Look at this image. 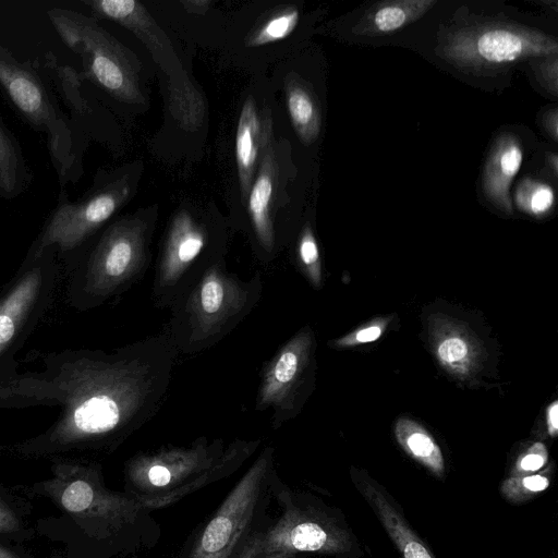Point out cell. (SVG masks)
<instances>
[{
	"instance_id": "obj_1",
	"label": "cell",
	"mask_w": 558,
	"mask_h": 558,
	"mask_svg": "<svg viewBox=\"0 0 558 558\" xmlns=\"http://www.w3.org/2000/svg\"><path fill=\"white\" fill-rule=\"evenodd\" d=\"M175 353L170 336H158L112 353H54L45 360L43 371L2 380L0 405L60 409L46 432L8 450L38 458L112 448L159 409Z\"/></svg>"
},
{
	"instance_id": "obj_2",
	"label": "cell",
	"mask_w": 558,
	"mask_h": 558,
	"mask_svg": "<svg viewBox=\"0 0 558 558\" xmlns=\"http://www.w3.org/2000/svg\"><path fill=\"white\" fill-rule=\"evenodd\" d=\"M16 488L58 510L37 519L35 527L37 535L63 546L64 558L116 555L144 509L130 494L108 489L99 464L74 459L53 458L49 477Z\"/></svg>"
},
{
	"instance_id": "obj_3",
	"label": "cell",
	"mask_w": 558,
	"mask_h": 558,
	"mask_svg": "<svg viewBox=\"0 0 558 558\" xmlns=\"http://www.w3.org/2000/svg\"><path fill=\"white\" fill-rule=\"evenodd\" d=\"M259 441L199 438L189 447H171L132 458L125 468L126 493L144 509L170 506L186 495L233 473Z\"/></svg>"
},
{
	"instance_id": "obj_4",
	"label": "cell",
	"mask_w": 558,
	"mask_h": 558,
	"mask_svg": "<svg viewBox=\"0 0 558 558\" xmlns=\"http://www.w3.org/2000/svg\"><path fill=\"white\" fill-rule=\"evenodd\" d=\"M260 293L259 277L250 282L228 274L220 263L205 270L185 294L172 327L175 348L197 352L222 338L253 307Z\"/></svg>"
},
{
	"instance_id": "obj_5",
	"label": "cell",
	"mask_w": 558,
	"mask_h": 558,
	"mask_svg": "<svg viewBox=\"0 0 558 558\" xmlns=\"http://www.w3.org/2000/svg\"><path fill=\"white\" fill-rule=\"evenodd\" d=\"M48 17L63 43L83 60L87 76L120 101L143 105L136 57L95 20L53 8Z\"/></svg>"
},
{
	"instance_id": "obj_6",
	"label": "cell",
	"mask_w": 558,
	"mask_h": 558,
	"mask_svg": "<svg viewBox=\"0 0 558 558\" xmlns=\"http://www.w3.org/2000/svg\"><path fill=\"white\" fill-rule=\"evenodd\" d=\"M444 53L457 64L499 69L530 58L557 54V39L520 25L487 23L459 29L445 43Z\"/></svg>"
},
{
	"instance_id": "obj_7",
	"label": "cell",
	"mask_w": 558,
	"mask_h": 558,
	"mask_svg": "<svg viewBox=\"0 0 558 558\" xmlns=\"http://www.w3.org/2000/svg\"><path fill=\"white\" fill-rule=\"evenodd\" d=\"M350 548L347 531L314 511L287 502L275 524L247 535L232 558H258L275 553L337 554Z\"/></svg>"
},
{
	"instance_id": "obj_8",
	"label": "cell",
	"mask_w": 558,
	"mask_h": 558,
	"mask_svg": "<svg viewBox=\"0 0 558 558\" xmlns=\"http://www.w3.org/2000/svg\"><path fill=\"white\" fill-rule=\"evenodd\" d=\"M265 449L229 493L195 539L187 558H232L248 535L262 486L271 466Z\"/></svg>"
},
{
	"instance_id": "obj_9",
	"label": "cell",
	"mask_w": 558,
	"mask_h": 558,
	"mask_svg": "<svg viewBox=\"0 0 558 558\" xmlns=\"http://www.w3.org/2000/svg\"><path fill=\"white\" fill-rule=\"evenodd\" d=\"M146 233L140 218H123L105 231L87 263L88 294L107 298L138 275L146 259Z\"/></svg>"
},
{
	"instance_id": "obj_10",
	"label": "cell",
	"mask_w": 558,
	"mask_h": 558,
	"mask_svg": "<svg viewBox=\"0 0 558 558\" xmlns=\"http://www.w3.org/2000/svg\"><path fill=\"white\" fill-rule=\"evenodd\" d=\"M206 228L185 211L169 226L158 262L154 296L160 305L179 302L193 287L194 268L207 246ZM198 280V278H197Z\"/></svg>"
},
{
	"instance_id": "obj_11",
	"label": "cell",
	"mask_w": 558,
	"mask_h": 558,
	"mask_svg": "<svg viewBox=\"0 0 558 558\" xmlns=\"http://www.w3.org/2000/svg\"><path fill=\"white\" fill-rule=\"evenodd\" d=\"M129 196V184L116 182L84 201L60 203L46 225L35 253L52 245L62 251L76 247L100 228Z\"/></svg>"
},
{
	"instance_id": "obj_12",
	"label": "cell",
	"mask_w": 558,
	"mask_h": 558,
	"mask_svg": "<svg viewBox=\"0 0 558 558\" xmlns=\"http://www.w3.org/2000/svg\"><path fill=\"white\" fill-rule=\"evenodd\" d=\"M311 347L310 332L300 331L279 349L264 369L256 409L274 410V427L292 415L298 390L310 362Z\"/></svg>"
},
{
	"instance_id": "obj_13",
	"label": "cell",
	"mask_w": 558,
	"mask_h": 558,
	"mask_svg": "<svg viewBox=\"0 0 558 558\" xmlns=\"http://www.w3.org/2000/svg\"><path fill=\"white\" fill-rule=\"evenodd\" d=\"M54 265L44 252L34 253L33 262L17 277L0 301V356L14 344L35 312L44 307L52 288Z\"/></svg>"
},
{
	"instance_id": "obj_14",
	"label": "cell",
	"mask_w": 558,
	"mask_h": 558,
	"mask_svg": "<svg viewBox=\"0 0 558 558\" xmlns=\"http://www.w3.org/2000/svg\"><path fill=\"white\" fill-rule=\"evenodd\" d=\"M260 123L259 161L257 174L247 197V210L259 245L267 253H271L275 248L272 203L278 178V163L274 150L272 121L267 108H264Z\"/></svg>"
},
{
	"instance_id": "obj_15",
	"label": "cell",
	"mask_w": 558,
	"mask_h": 558,
	"mask_svg": "<svg viewBox=\"0 0 558 558\" xmlns=\"http://www.w3.org/2000/svg\"><path fill=\"white\" fill-rule=\"evenodd\" d=\"M0 84L26 119L51 130L57 113L41 81L32 71L0 60Z\"/></svg>"
},
{
	"instance_id": "obj_16",
	"label": "cell",
	"mask_w": 558,
	"mask_h": 558,
	"mask_svg": "<svg viewBox=\"0 0 558 558\" xmlns=\"http://www.w3.org/2000/svg\"><path fill=\"white\" fill-rule=\"evenodd\" d=\"M523 160L518 140L501 135L493 146L483 174V187L487 198L506 213H511L510 186Z\"/></svg>"
},
{
	"instance_id": "obj_17",
	"label": "cell",
	"mask_w": 558,
	"mask_h": 558,
	"mask_svg": "<svg viewBox=\"0 0 558 558\" xmlns=\"http://www.w3.org/2000/svg\"><path fill=\"white\" fill-rule=\"evenodd\" d=\"M355 485L403 558H435L378 484L359 478Z\"/></svg>"
},
{
	"instance_id": "obj_18",
	"label": "cell",
	"mask_w": 558,
	"mask_h": 558,
	"mask_svg": "<svg viewBox=\"0 0 558 558\" xmlns=\"http://www.w3.org/2000/svg\"><path fill=\"white\" fill-rule=\"evenodd\" d=\"M262 123L255 101L247 97L242 106L235 135V160L241 201H247L258 167Z\"/></svg>"
},
{
	"instance_id": "obj_19",
	"label": "cell",
	"mask_w": 558,
	"mask_h": 558,
	"mask_svg": "<svg viewBox=\"0 0 558 558\" xmlns=\"http://www.w3.org/2000/svg\"><path fill=\"white\" fill-rule=\"evenodd\" d=\"M434 0H400L376 4L361 20L359 32L368 35L388 34L414 22L429 10Z\"/></svg>"
},
{
	"instance_id": "obj_20",
	"label": "cell",
	"mask_w": 558,
	"mask_h": 558,
	"mask_svg": "<svg viewBox=\"0 0 558 558\" xmlns=\"http://www.w3.org/2000/svg\"><path fill=\"white\" fill-rule=\"evenodd\" d=\"M32 512L26 495L0 483V541L22 544L33 539L37 532Z\"/></svg>"
},
{
	"instance_id": "obj_21",
	"label": "cell",
	"mask_w": 558,
	"mask_h": 558,
	"mask_svg": "<svg viewBox=\"0 0 558 558\" xmlns=\"http://www.w3.org/2000/svg\"><path fill=\"white\" fill-rule=\"evenodd\" d=\"M286 102L291 123L299 138L310 145L319 135L320 111L311 90L293 74L287 76Z\"/></svg>"
},
{
	"instance_id": "obj_22",
	"label": "cell",
	"mask_w": 558,
	"mask_h": 558,
	"mask_svg": "<svg viewBox=\"0 0 558 558\" xmlns=\"http://www.w3.org/2000/svg\"><path fill=\"white\" fill-rule=\"evenodd\" d=\"M395 434L399 445L409 456L434 475L444 476L445 460L442 452L424 427L409 418H400L396 424Z\"/></svg>"
},
{
	"instance_id": "obj_23",
	"label": "cell",
	"mask_w": 558,
	"mask_h": 558,
	"mask_svg": "<svg viewBox=\"0 0 558 558\" xmlns=\"http://www.w3.org/2000/svg\"><path fill=\"white\" fill-rule=\"evenodd\" d=\"M299 20L300 11L296 7H284L248 34L245 45L247 47H259L281 40L295 29Z\"/></svg>"
},
{
	"instance_id": "obj_24",
	"label": "cell",
	"mask_w": 558,
	"mask_h": 558,
	"mask_svg": "<svg viewBox=\"0 0 558 558\" xmlns=\"http://www.w3.org/2000/svg\"><path fill=\"white\" fill-rule=\"evenodd\" d=\"M23 162L15 141L0 122V191L7 195L17 191Z\"/></svg>"
},
{
	"instance_id": "obj_25",
	"label": "cell",
	"mask_w": 558,
	"mask_h": 558,
	"mask_svg": "<svg viewBox=\"0 0 558 558\" xmlns=\"http://www.w3.org/2000/svg\"><path fill=\"white\" fill-rule=\"evenodd\" d=\"M514 199L521 210L533 216H543L555 205V193L544 182L525 179L517 187Z\"/></svg>"
},
{
	"instance_id": "obj_26",
	"label": "cell",
	"mask_w": 558,
	"mask_h": 558,
	"mask_svg": "<svg viewBox=\"0 0 558 558\" xmlns=\"http://www.w3.org/2000/svg\"><path fill=\"white\" fill-rule=\"evenodd\" d=\"M549 485V470H545L526 475H510L500 484V493L507 500L519 504L546 490Z\"/></svg>"
},
{
	"instance_id": "obj_27",
	"label": "cell",
	"mask_w": 558,
	"mask_h": 558,
	"mask_svg": "<svg viewBox=\"0 0 558 558\" xmlns=\"http://www.w3.org/2000/svg\"><path fill=\"white\" fill-rule=\"evenodd\" d=\"M298 256L301 265L308 276L310 280L314 284L320 282V259L319 251L316 239L312 231L311 226L307 223L304 226L299 243H298Z\"/></svg>"
},
{
	"instance_id": "obj_28",
	"label": "cell",
	"mask_w": 558,
	"mask_h": 558,
	"mask_svg": "<svg viewBox=\"0 0 558 558\" xmlns=\"http://www.w3.org/2000/svg\"><path fill=\"white\" fill-rule=\"evenodd\" d=\"M437 357L451 369H465L470 361V347L460 336L451 335L438 343Z\"/></svg>"
},
{
	"instance_id": "obj_29",
	"label": "cell",
	"mask_w": 558,
	"mask_h": 558,
	"mask_svg": "<svg viewBox=\"0 0 558 558\" xmlns=\"http://www.w3.org/2000/svg\"><path fill=\"white\" fill-rule=\"evenodd\" d=\"M548 461V452L544 444L535 442L522 453L512 469L511 475L533 474L542 470Z\"/></svg>"
},
{
	"instance_id": "obj_30",
	"label": "cell",
	"mask_w": 558,
	"mask_h": 558,
	"mask_svg": "<svg viewBox=\"0 0 558 558\" xmlns=\"http://www.w3.org/2000/svg\"><path fill=\"white\" fill-rule=\"evenodd\" d=\"M383 333V326L381 325H371L365 328L360 329L354 333V336L345 338L340 341V343L344 344H353L355 343H367L373 342L377 340Z\"/></svg>"
},
{
	"instance_id": "obj_31",
	"label": "cell",
	"mask_w": 558,
	"mask_h": 558,
	"mask_svg": "<svg viewBox=\"0 0 558 558\" xmlns=\"http://www.w3.org/2000/svg\"><path fill=\"white\" fill-rule=\"evenodd\" d=\"M0 558H34L24 548L17 544L0 541Z\"/></svg>"
},
{
	"instance_id": "obj_32",
	"label": "cell",
	"mask_w": 558,
	"mask_h": 558,
	"mask_svg": "<svg viewBox=\"0 0 558 558\" xmlns=\"http://www.w3.org/2000/svg\"><path fill=\"white\" fill-rule=\"evenodd\" d=\"M547 426L550 436L555 437L558 432V402L554 401L547 409Z\"/></svg>"
},
{
	"instance_id": "obj_33",
	"label": "cell",
	"mask_w": 558,
	"mask_h": 558,
	"mask_svg": "<svg viewBox=\"0 0 558 558\" xmlns=\"http://www.w3.org/2000/svg\"><path fill=\"white\" fill-rule=\"evenodd\" d=\"M184 9L193 13H204L211 4L209 0H187L182 1Z\"/></svg>"
},
{
	"instance_id": "obj_34",
	"label": "cell",
	"mask_w": 558,
	"mask_h": 558,
	"mask_svg": "<svg viewBox=\"0 0 558 558\" xmlns=\"http://www.w3.org/2000/svg\"><path fill=\"white\" fill-rule=\"evenodd\" d=\"M545 125L548 132L553 135L554 140L557 138V111L554 109L553 112L545 118Z\"/></svg>"
},
{
	"instance_id": "obj_35",
	"label": "cell",
	"mask_w": 558,
	"mask_h": 558,
	"mask_svg": "<svg viewBox=\"0 0 558 558\" xmlns=\"http://www.w3.org/2000/svg\"><path fill=\"white\" fill-rule=\"evenodd\" d=\"M258 558H296V555L288 553H275L270 555L260 556Z\"/></svg>"
},
{
	"instance_id": "obj_36",
	"label": "cell",
	"mask_w": 558,
	"mask_h": 558,
	"mask_svg": "<svg viewBox=\"0 0 558 558\" xmlns=\"http://www.w3.org/2000/svg\"><path fill=\"white\" fill-rule=\"evenodd\" d=\"M548 162H549V166L553 169L554 173L556 174L557 170H558L557 155L550 154L548 157Z\"/></svg>"
}]
</instances>
